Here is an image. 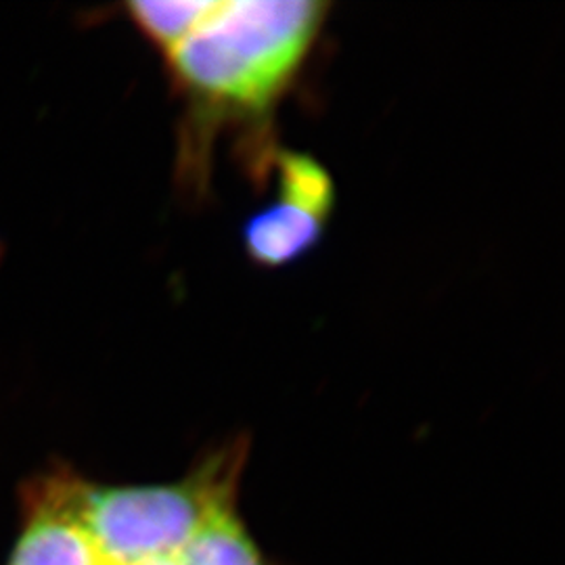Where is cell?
Returning a JSON list of instances; mask_svg holds the SVG:
<instances>
[{
  "instance_id": "cell-1",
  "label": "cell",
  "mask_w": 565,
  "mask_h": 565,
  "mask_svg": "<svg viewBox=\"0 0 565 565\" xmlns=\"http://www.w3.org/2000/svg\"><path fill=\"white\" fill-rule=\"evenodd\" d=\"M323 0H212L203 20L162 55L181 97V177L207 184L214 142L260 128L298 84L323 34Z\"/></svg>"
},
{
  "instance_id": "cell-2",
  "label": "cell",
  "mask_w": 565,
  "mask_h": 565,
  "mask_svg": "<svg viewBox=\"0 0 565 565\" xmlns=\"http://www.w3.org/2000/svg\"><path fill=\"white\" fill-rule=\"evenodd\" d=\"M245 446L210 455L181 482L103 488L74 476L82 520L111 565L170 562L216 511L233 507Z\"/></svg>"
},
{
  "instance_id": "cell-3",
  "label": "cell",
  "mask_w": 565,
  "mask_h": 565,
  "mask_svg": "<svg viewBox=\"0 0 565 565\" xmlns=\"http://www.w3.org/2000/svg\"><path fill=\"white\" fill-rule=\"evenodd\" d=\"M268 174L275 198L243 224V249L260 268H285L310 254L329 226L335 207V182L310 153L277 149Z\"/></svg>"
},
{
  "instance_id": "cell-4",
  "label": "cell",
  "mask_w": 565,
  "mask_h": 565,
  "mask_svg": "<svg viewBox=\"0 0 565 565\" xmlns=\"http://www.w3.org/2000/svg\"><path fill=\"white\" fill-rule=\"evenodd\" d=\"M72 482L55 473L30 488V522L9 565H111L82 520Z\"/></svg>"
},
{
  "instance_id": "cell-5",
  "label": "cell",
  "mask_w": 565,
  "mask_h": 565,
  "mask_svg": "<svg viewBox=\"0 0 565 565\" xmlns=\"http://www.w3.org/2000/svg\"><path fill=\"white\" fill-rule=\"evenodd\" d=\"M170 565H264L233 507L216 511L170 559Z\"/></svg>"
},
{
  "instance_id": "cell-6",
  "label": "cell",
  "mask_w": 565,
  "mask_h": 565,
  "mask_svg": "<svg viewBox=\"0 0 565 565\" xmlns=\"http://www.w3.org/2000/svg\"><path fill=\"white\" fill-rule=\"evenodd\" d=\"M210 4L212 0H142L126 4V13L147 42L166 55L193 32Z\"/></svg>"
}]
</instances>
